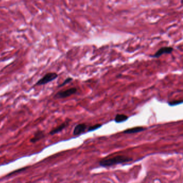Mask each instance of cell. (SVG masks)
<instances>
[{
	"label": "cell",
	"mask_w": 183,
	"mask_h": 183,
	"mask_svg": "<svg viewBox=\"0 0 183 183\" xmlns=\"http://www.w3.org/2000/svg\"><path fill=\"white\" fill-rule=\"evenodd\" d=\"M183 100H174L171 102H168V105L170 106H174L183 103Z\"/></svg>",
	"instance_id": "11"
},
{
	"label": "cell",
	"mask_w": 183,
	"mask_h": 183,
	"mask_svg": "<svg viewBox=\"0 0 183 183\" xmlns=\"http://www.w3.org/2000/svg\"><path fill=\"white\" fill-rule=\"evenodd\" d=\"M77 91L78 89L76 88L75 87L70 88L64 91H60L54 95V98L55 99H58L67 98L74 95L77 93Z\"/></svg>",
	"instance_id": "3"
},
{
	"label": "cell",
	"mask_w": 183,
	"mask_h": 183,
	"mask_svg": "<svg viewBox=\"0 0 183 183\" xmlns=\"http://www.w3.org/2000/svg\"><path fill=\"white\" fill-rule=\"evenodd\" d=\"M88 126L85 123H80L75 126L73 131V135L75 136L80 135L82 133H84L87 128Z\"/></svg>",
	"instance_id": "6"
},
{
	"label": "cell",
	"mask_w": 183,
	"mask_h": 183,
	"mask_svg": "<svg viewBox=\"0 0 183 183\" xmlns=\"http://www.w3.org/2000/svg\"><path fill=\"white\" fill-rule=\"evenodd\" d=\"M102 126V124L100 123H97L96 125H94L93 126H91L88 128V132H91V131H94L96 129H98L99 128H100Z\"/></svg>",
	"instance_id": "10"
},
{
	"label": "cell",
	"mask_w": 183,
	"mask_h": 183,
	"mask_svg": "<svg viewBox=\"0 0 183 183\" xmlns=\"http://www.w3.org/2000/svg\"><path fill=\"white\" fill-rule=\"evenodd\" d=\"M133 161V159L123 155L115 156L113 158L103 159L99 162V165L103 167H110L113 165L127 163Z\"/></svg>",
	"instance_id": "1"
},
{
	"label": "cell",
	"mask_w": 183,
	"mask_h": 183,
	"mask_svg": "<svg viewBox=\"0 0 183 183\" xmlns=\"http://www.w3.org/2000/svg\"><path fill=\"white\" fill-rule=\"evenodd\" d=\"M70 120L67 119L63 123H61L59 126H57L56 128L51 130L50 132V134L51 135H54V134H57L61 132L62 130L65 129L67 126H68Z\"/></svg>",
	"instance_id": "5"
},
{
	"label": "cell",
	"mask_w": 183,
	"mask_h": 183,
	"mask_svg": "<svg viewBox=\"0 0 183 183\" xmlns=\"http://www.w3.org/2000/svg\"><path fill=\"white\" fill-rule=\"evenodd\" d=\"M59 75L57 72H49L46 73L42 78L38 80L36 83L33 85V87L42 86L45 84H48L50 82L55 80L58 78Z\"/></svg>",
	"instance_id": "2"
},
{
	"label": "cell",
	"mask_w": 183,
	"mask_h": 183,
	"mask_svg": "<svg viewBox=\"0 0 183 183\" xmlns=\"http://www.w3.org/2000/svg\"><path fill=\"white\" fill-rule=\"evenodd\" d=\"M174 48L171 46H164L159 48V50L156 52L153 55H150L149 57L153 58H159L161 57L163 54H169L172 53L174 51Z\"/></svg>",
	"instance_id": "4"
},
{
	"label": "cell",
	"mask_w": 183,
	"mask_h": 183,
	"mask_svg": "<svg viewBox=\"0 0 183 183\" xmlns=\"http://www.w3.org/2000/svg\"><path fill=\"white\" fill-rule=\"evenodd\" d=\"M45 134L44 131L39 130L35 133L33 138L30 139V142L32 144L36 143L38 141L45 138Z\"/></svg>",
	"instance_id": "7"
},
{
	"label": "cell",
	"mask_w": 183,
	"mask_h": 183,
	"mask_svg": "<svg viewBox=\"0 0 183 183\" xmlns=\"http://www.w3.org/2000/svg\"><path fill=\"white\" fill-rule=\"evenodd\" d=\"M72 80H73V78H66V80L63 81L61 84L59 85L57 88H59L62 87L63 86L66 85V84H69V83H70Z\"/></svg>",
	"instance_id": "12"
},
{
	"label": "cell",
	"mask_w": 183,
	"mask_h": 183,
	"mask_svg": "<svg viewBox=\"0 0 183 183\" xmlns=\"http://www.w3.org/2000/svg\"><path fill=\"white\" fill-rule=\"evenodd\" d=\"M128 117L125 114H117L114 118V121L117 123H121L125 122L128 119Z\"/></svg>",
	"instance_id": "9"
},
{
	"label": "cell",
	"mask_w": 183,
	"mask_h": 183,
	"mask_svg": "<svg viewBox=\"0 0 183 183\" xmlns=\"http://www.w3.org/2000/svg\"><path fill=\"white\" fill-rule=\"evenodd\" d=\"M146 129L145 128L143 127H135L129 129H127L123 131V133L124 134H134L136 133H139V132H142Z\"/></svg>",
	"instance_id": "8"
}]
</instances>
